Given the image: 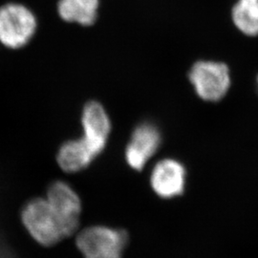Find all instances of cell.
Here are the masks:
<instances>
[{
	"instance_id": "cell-5",
	"label": "cell",
	"mask_w": 258,
	"mask_h": 258,
	"mask_svg": "<svg viewBox=\"0 0 258 258\" xmlns=\"http://www.w3.org/2000/svg\"><path fill=\"white\" fill-rule=\"evenodd\" d=\"M45 198L60 222L66 238L77 233L82 213V201L73 187L62 181H56L49 185Z\"/></svg>"
},
{
	"instance_id": "cell-1",
	"label": "cell",
	"mask_w": 258,
	"mask_h": 258,
	"mask_svg": "<svg viewBox=\"0 0 258 258\" xmlns=\"http://www.w3.org/2000/svg\"><path fill=\"white\" fill-rule=\"evenodd\" d=\"M127 231L96 225L78 231L76 246L84 258H122L127 247Z\"/></svg>"
},
{
	"instance_id": "cell-11",
	"label": "cell",
	"mask_w": 258,
	"mask_h": 258,
	"mask_svg": "<svg viewBox=\"0 0 258 258\" xmlns=\"http://www.w3.org/2000/svg\"><path fill=\"white\" fill-rule=\"evenodd\" d=\"M235 27L248 37L258 36V0H238L231 12Z\"/></svg>"
},
{
	"instance_id": "cell-10",
	"label": "cell",
	"mask_w": 258,
	"mask_h": 258,
	"mask_svg": "<svg viewBox=\"0 0 258 258\" xmlns=\"http://www.w3.org/2000/svg\"><path fill=\"white\" fill-rule=\"evenodd\" d=\"M100 0H59L57 12L66 22L90 26L96 21Z\"/></svg>"
},
{
	"instance_id": "cell-9",
	"label": "cell",
	"mask_w": 258,
	"mask_h": 258,
	"mask_svg": "<svg viewBox=\"0 0 258 258\" xmlns=\"http://www.w3.org/2000/svg\"><path fill=\"white\" fill-rule=\"evenodd\" d=\"M98 156L83 138L65 142L58 149L56 161L60 168L68 173L79 172Z\"/></svg>"
},
{
	"instance_id": "cell-12",
	"label": "cell",
	"mask_w": 258,
	"mask_h": 258,
	"mask_svg": "<svg viewBox=\"0 0 258 258\" xmlns=\"http://www.w3.org/2000/svg\"><path fill=\"white\" fill-rule=\"evenodd\" d=\"M257 84H258V77H257Z\"/></svg>"
},
{
	"instance_id": "cell-4",
	"label": "cell",
	"mask_w": 258,
	"mask_h": 258,
	"mask_svg": "<svg viewBox=\"0 0 258 258\" xmlns=\"http://www.w3.org/2000/svg\"><path fill=\"white\" fill-rule=\"evenodd\" d=\"M37 26L35 15L24 5L7 3L0 7V42L4 46H25L34 37Z\"/></svg>"
},
{
	"instance_id": "cell-7",
	"label": "cell",
	"mask_w": 258,
	"mask_h": 258,
	"mask_svg": "<svg viewBox=\"0 0 258 258\" xmlns=\"http://www.w3.org/2000/svg\"><path fill=\"white\" fill-rule=\"evenodd\" d=\"M186 180L184 166L174 159H164L157 163L150 175L153 191L161 198L171 199L184 194Z\"/></svg>"
},
{
	"instance_id": "cell-8",
	"label": "cell",
	"mask_w": 258,
	"mask_h": 258,
	"mask_svg": "<svg viewBox=\"0 0 258 258\" xmlns=\"http://www.w3.org/2000/svg\"><path fill=\"white\" fill-rule=\"evenodd\" d=\"M82 138L99 155L105 148L111 130L110 119L100 102H87L82 114Z\"/></svg>"
},
{
	"instance_id": "cell-6",
	"label": "cell",
	"mask_w": 258,
	"mask_h": 258,
	"mask_svg": "<svg viewBox=\"0 0 258 258\" xmlns=\"http://www.w3.org/2000/svg\"><path fill=\"white\" fill-rule=\"evenodd\" d=\"M162 136L155 124L144 122L134 129L130 142L125 148V160L128 166L142 170L149 159L161 146Z\"/></svg>"
},
{
	"instance_id": "cell-3",
	"label": "cell",
	"mask_w": 258,
	"mask_h": 258,
	"mask_svg": "<svg viewBox=\"0 0 258 258\" xmlns=\"http://www.w3.org/2000/svg\"><path fill=\"white\" fill-rule=\"evenodd\" d=\"M188 79L196 94L206 102H218L231 88V71L220 61L199 60L195 62Z\"/></svg>"
},
{
	"instance_id": "cell-2",
	"label": "cell",
	"mask_w": 258,
	"mask_h": 258,
	"mask_svg": "<svg viewBox=\"0 0 258 258\" xmlns=\"http://www.w3.org/2000/svg\"><path fill=\"white\" fill-rule=\"evenodd\" d=\"M21 221L31 237L40 246L52 247L66 238L62 226L46 198L29 201L21 212Z\"/></svg>"
}]
</instances>
